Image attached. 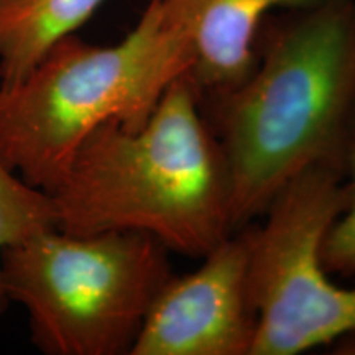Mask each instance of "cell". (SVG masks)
<instances>
[{
    "label": "cell",
    "instance_id": "obj_5",
    "mask_svg": "<svg viewBox=\"0 0 355 355\" xmlns=\"http://www.w3.org/2000/svg\"><path fill=\"white\" fill-rule=\"evenodd\" d=\"M343 166L306 168L279 189L247 229L250 288L259 314L250 355H298L355 332V290L337 286L321 261V242L347 209Z\"/></svg>",
    "mask_w": 355,
    "mask_h": 355
},
{
    "label": "cell",
    "instance_id": "obj_10",
    "mask_svg": "<svg viewBox=\"0 0 355 355\" xmlns=\"http://www.w3.org/2000/svg\"><path fill=\"white\" fill-rule=\"evenodd\" d=\"M347 180L350 202L324 235L321 261L329 275L355 277V115L347 145Z\"/></svg>",
    "mask_w": 355,
    "mask_h": 355
},
{
    "label": "cell",
    "instance_id": "obj_3",
    "mask_svg": "<svg viewBox=\"0 0 355 355\" xmlns=\"http://www.w3.org/2000/svg\"><path fill=\"white\" fill-rule=\"evenodd\" d=\"M191 66V44L163 0H150L115 44L69 35L24 83L0 91V159L51 194L97 127L115 121L128 130L140 128Z\"/></svg>",
    "mask_w": 355,
    "mask_h": 355
},
{
    "label": "cell",
    "instance_id": "obj_7",
    "mask_svg": "<svg viewBox=\"0 0 355 355\" xmlns=\"http://www.w3.org/2000/svg\"><path fill=\"white\" fill-rule=\"evenodd\" d=\"M322 0H163L193 50L188 71L201 97L245 81L257 63L260 26L277 8H304Z\"/></svg>",
    "mask_w": 355,
    "mask_h": 355
},
{
    "label": "cell",
    "instance_id": "obj_9",
    "mask_svg": "<svg viewBox=\"0 0 355 355\" xmlns=\"http://www.w3.org/2000/svg\"><path fill=\"white\" fill-rule=\"evenodd\" d=\"M56 224L58 212L51 194L30 186L0 159V252ZM8 306L0 285V318Z\"/></svg>",
    "mask_w": 355,
    "mask_h": 355
},
{
    "label": "cell",
    "instance_id": "obj_8",
    "mask_svg": "<svg viewBox=\"0 0 355 355\" xmlns=\"http://www.w3.org/2000/svg\"><path fill=\"white\" fill-rule=\"evenodd\" d=\"M107 0H0V91L17 87Z\"/></svg>",
    "mask_w": 355,
    "mask_h": 355
},
{
    "label": "cell",
    "instance_id": "obj_4",
    "mask_svg": "<svg viewBox=\"0 0 355 355\" xmlns=\"http://www.w3.org/2000/svg\"><path fill=\"white\" fill-rule=\"evenodd\" d=\"M168 248L137 230H40L0 252L8 303L28 313L46 355H130L148 309L173 277Z\"/></svg>",
    "mask_w": 355,
    "mask_h": 355
},
{
    "label": "cell",
    "instance_id": "obj_1",
    "mask_svg": "<svg viewBox=\"0 0 355 355\" xmlns=\"http://www.w3.org/2000/svg\"><path fill=\"white\" fill-rule=\"evenodd\" d=\"M227 162L239 230L306 168L347 171L355 115V0H322L263 21L245 81L201 97Z\"/></svg>",
    "mask_w": 355,
    "mask_h": 355
},
{
    "label": "cell",
    "instance_id": "obj_2",
    "mask_svg": "<svg viewBox=\"0 0 355 355\" xmlns=\"http://www.w3.org/2000/svg\"><path fill=\"white\" fill-rule=\"evenodd\" d=\"M51 198L64 232L137 230L193 259L235 232L227 162L188 71L140 128L97 127Z\"/></svg>",
    "mask_w": 355,
    "mask_h": 355
},
{
    "label": "cell",
    "instance_id": "obj_6",
    "mask_svg": "<svg viewBox=\"0 0 355 355\" xmlns=\"http://www.w3.org/2000/svg\"><path fill=\"white\" fill-rule=\"evenodd\" d=\"M173 277L150 306L130 355H250L259 314L250 288V241L241 227Z\"/></svg>",
    "mask_w": 355,
    "mask_h": 355
}]
</instances>
